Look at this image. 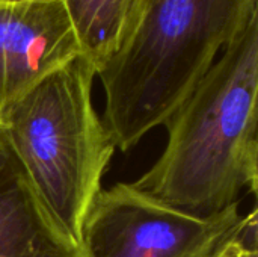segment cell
<instances>
[{"label": "cell", "instance_id": "cell-7", "mask_svg": "<svg viewBox=\"0 0 258 257\" xmlns=\"http://www.w3.org/2000/svg\"><path fill=\"white\" fill-rule=\"evenodd\" d=\"M82 55L95 73L133 38L150 0H63Z\"/></svg>", "mask_w": 258, "mask_h": 257}, {"label": "cell", "instance_id": "cell-2", "mask_svg": "<svg viewBox=\"0 0 258 257\" xmlns=\"http://www.w3.org/2000/svg\"><path fill=\"white\" fill-rule=\"evenodd\" d=\"M257 14V0H150L133 38L97 73L115 147L128 151L165 126Z\"/></svg>", "mask_w": 258, "mask_h": 257}, {"label": "cell", "instance_id": "cell-9", "mask_svg": "<svg viewBox=\"0 0 258 257\" xmlns=\"http://www.w3.org/2000/svg\"><path fill=\"white\" fill-rule=\"evenodd\" d=\"M6 2H23V0H0V3H6Z\"/></svg>", "mask_w": 258, "mask_h": 257}, {"label": "cell", "instance_id": "cell-1", "mask_svg": "<svg viewBox=\"0 0 258 257\" xmlns=\"http://www.w3.org/2000/svg\"><path fill=\"white\" fill-rule=\"evenodd\" d=\"M258 14L165 123L168 142L133 185L210 215L258 186Z\"/></svg>", "mask_w": 258, "mask_h": 257}, {"label": "cell", "instance_id": "cell-4", "mask_svg": "<svg viewBox=\"0 0 258 257\" xmlns=\"http://www.w3.org/2000/svg\"><path fill=\"white\" fill-rule=\"evenodd\" d=\"M245 221L239 203L201 215L116 183L91 203L82 245L88 257H213Z\"/></svg>", "mask_w": 258, "mask_h": 257}, {"label": "cell", "instance_id": "cell-8", "mask_svg": "<svg viewBox=\"0 0 258 257\" xmlns=\"http://www.w3.org/2000/svg\"><path fill=\"white\" fill-rule=\"evenodd\" d=\"M213 257H258L257 250V211L246 215L243 227L227 239Z\"/></svg>", "mask_w": 258, "mask_h": 257}, {"label": "cell", "instance_id": "cell-3", "mask_svg": "<svg viewBox=\"0 0 258 257\" xmlns=\"http://www.w3.org/2000/svg\"><path fill=\"white\" fill-rule=\"evenodd\" d=\"M95 76L80 55L0 114V127L35 189L80 244L89 206L116 150L94 108Z\"/></svg>", "mask_w": 258, "mask_h": 257}, {"label": "cell", "instance_id": "cell-6", "mask_svg": "<svg viewBox=\"0 0 258 257\" xmlns=\"http://www.w3.org/2000/svg\"><path fill=\"white\" fill-rule=\"evenodd\" d=\"M0 257H88L35 189L2 127Z\"/></svg>", "mask_w": 258, "mask_h": 257}, {"label": "cell", "instance_id": "cell-5", "mask_svg": "<svg viewBox=\"0 0 258 257\" xmlns=\"http://www.w3.org/2000/svg\"><path fill=\"white\" fill-rule=\"evenodd\" d=\"M80 55L63 0L0 3V114Z\"/></svg>", "mask_w": 258, "mask_h": 257}]
</instances>
